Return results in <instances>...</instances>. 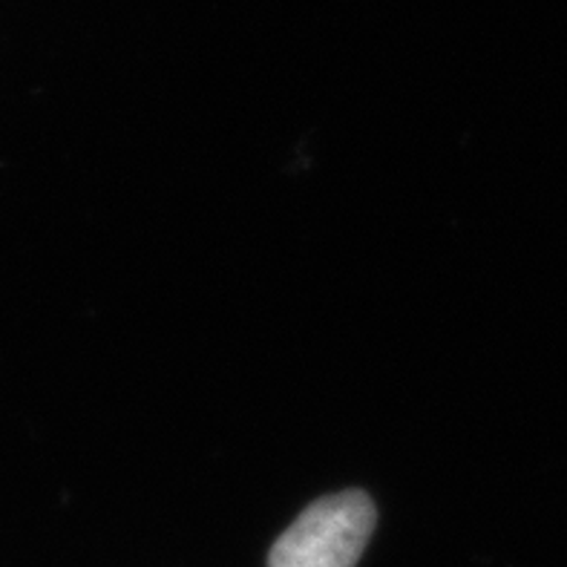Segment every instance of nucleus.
Returning <instances> with one entry per match:
<instances>
[{
  "instance_id": "f257e3e1",
  "label": "nucleus",
  "mask_w": 567,
  "mask_h": 567,
  "mask_svg": "<svg viewBox=\"0 0 567 567\" xmlns=\"http://www.w3.org/2000/svg\"><path fill=\"white\" fill-rule=\"evenodd\" d=\"M374 522L372 498L360 489L317 498L274 542L268 567H354L372 539Z\"/></svg>"
}]
</instances>
